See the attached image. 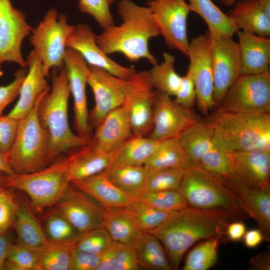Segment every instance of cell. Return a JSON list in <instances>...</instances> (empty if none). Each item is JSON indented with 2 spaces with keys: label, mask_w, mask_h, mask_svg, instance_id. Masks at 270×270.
Here are the masks:
<instances>
[{
  "label": "cell",
  "mask_w": 270,
  "mask_h": 270,
  "mask_svg": "<svg viewBox=\"0 0 270 270\" xmlns=\"http://www.w3.org/2000/svg\"><path fill=\"white\" fill-rule=\"evenodd\" d=\"M118 13L122 22L104 30L96 36V42L107 55L123 54L130 62L146 59L152 64L158 63L149 49V41L160 35L150 9L131 0H120Z\"/></svg>",
  "instance_id": "cell-1"
},
{
  "label": "cell",
  "mask_w": 270,
  "mask_h": 270,
  "mask_svg": "<svg viewBox=\"0 0 270 270\" xmlns=\"http://www.w3.org/2000/svg\"><path fill=\"white\" fill-rule=\"evenodd\" d=\"M228 216L188 207L176 212L156 228L146 232L160 240L172 269L178 270L184 254L197 241L226 236Z\"/></svg>",
  "instance_id": "cell-2"
},
{
  "label": "cell",
  "mask_w": 270,
  "mask_h": 270,
  "mask_svg": "<svg viewBox=\"0 0 270 270\" xmlns=\"http://www.w3.org/2000/svg\"><path fill=\"white\" fill-rule=\"evenodd\" d=\"M52 86L41 100L38 110L40 121L50 140L48 166L62 154L83 146L91 139L74 134L68 118L70 95L66 69H52Z\"/></svg>",
  "instance_id": "cell-3"
},
{
  "label": "cell",
  "mask_w": 270,
  "mask_h": 270,
  "mask_svg": "<svg viewBox=\"0 0 270 270\" xmlns=\"http://www.w3.org/2000/svg\"><path fill=\"white\" fill-rule=\"evenodd\" d=\"M207 122L218 146L227 152H270V113H238L218 108Z\"/></svg>",
  "instance_id": "cell-4"
},
{
  "label": "cell",
  "mask_w": 270,
  "mask_h": 270,
  "mask_svg": "<svg viewBox=\"0 0 270 270\" xmlns=\"http://www.w3.org/2000/svg\"><path fill=\"white\" fill-rule=\"evenodd\" d=\"M178 190L190 207L232 216L240 211L226 180L192 164L185 169Z\"/></svg>",
  "instance_id": "cell-5"
},
{
  "label": "cell",
  "mask_w": 270,
  "mask_h": 270,
  "mask_svg": "<svg viewBox=\"0 0 270 270\" xmlns=\"http://www.w3.org/2000/svg\"><path fill=\"white\" fill-rule=\"evenodd\" d=\"M6 188L24 192L38 212L55 205L70 184L66 157L58 158L36 172L4 174Z\"/></svg>",
  "instance_id": "cell-6"
},
{
  "label": "cell",
  "mask_w": 270,
  "mask_h": 270,
  "mask_svg": "<svg viewBox=\"0 0 270 270\" xmlns=\"http://www.w3.org/2000/svg\"><path fill=\"white\" fill-rule=\"evenodd\" d=\"M45 95L28 114L18 120L16 135L8 153L14 174L32 172L48 166L50 140L38 115L40 104Z\"/></svg>",
  "instance_id": "cell-7"
},
{
  "label": "cell",
  "mask_w": 270,
  "mask_h": 270,
  "mask_svg": "<svg viewBox=\"0 0 270 270\" xmlns=\"http://www.w3.org/2000/svg\"><path fill=\"white\" fill-rule=\"evenodd\" d=\"M75 26L68 24L66 16L54 8L48 10L43 20L33 28L30 43L38 56L48 77L51 70L64 66L67 39Z\"/></svg>",
  "instance_id": "cell-8"
},
{
  "label": "cell",
  "mask_w": 270,
  "mask_h": 270,
  "mask_svg": "<svg viewBox=\"0 0 270 270\" xmlns=\"http://www.w3.org/2000/svg\"><path fill=\"white\" fill-rule=\"evenodd\" d=\"M218 108L238 113H270V70L241 74L226 92Z\"/></svg>",
  "instance_id": "cell-9"
},
{
  "label": "cell",
  "mask_w": 270,
  "mask_h": 270,
  "mask_svg": "<svg viewBox=\"0 0 270 270\" xmlns=\"http://www.w3.org/2000/svg\"><path fill=\"white\" fill-rule=\"evenodd\" d=\"M213 72L214 100L219 106L232 84L242 74V64L238 42L232 36L208 30Z\"/></svg>",
  "instance_id": "cell-10"
},
{
  "label": "cell",
  "mask_w": 270,
  "mask_h": 270,
  "mask_svg": "<svg viewBox=\"0 0 270 270\" xmlns=\"http://www.w3.org/2000/svg\"><path fill=\"white\" fill-rule=\"evenodd\" d=\"M89 68L88 84L93 92L95 105L88 120L90 126L96 128L109 112L124 104L132 86L134 75L124 79L99 68Z\"/></svg>",
  "instance_id": "cell-11"
},
{
  "label": "cell",
  "mask_w": 270,
  "mask_h": 270,
  "mask_svg": "<svg viewBox=\"0 0 270 270\" xmlns=\"http://www.w3.org/2000/svg\"><path fill=\"white\" fill-rule=\"evenodd\" d=\"M159 32L168 46L187 56V22L190 7L186 0H150L146 2Z\"/></svg>",
  "instance_id": "cell-12"
},
{
  "label": "cell",
  "mask_w": 270,
  "mask_h": 270,
  "mask_svg": "<svg viewBox=\"0 0 270 270\" xmlns=\"http://www.w3.org/2000/svg\"><path fill=\"white\" fill-rule=\"evenodd\" d=\"M32 29L24 13L14 8L10 0H0V76L3 75L2 66L5 62L16 63L27 70L21 47Z\"/></svg>",
  "instance_id": "cell-13"
},
{
  "label": "cell",
  "mask_w": 270,
  "mask_h": 270,
  "mask_svg": "<svg viewBox=\"0 0 270 270\" xmlns=\"http://www.w3.org/2000/svg\"><path fill=\"white\" fill-rule=\"evenodd\" d=\"M199 120L190 108L178 104L171 96L157 90L152 127L148 137L158 141L178 138Z\"/></svg>",
  "instance_id": "cell-14"
},
{
  "label": "cell",
  "mask_w": 270,
  "mask_h": 270,
  "mask_svg": "<svg viewBox=\"0 0 270 270\" xmlns=\"http://www.w3.org/2000/svg\"><path fill=\"white\" fill-rule=\"evenodd\" d=\"M188 70L194 83L198 108L204 114L216 106L214 100V81L209 39L207 34L193 38L189 42L187 54Z\"/></svg>",
  "instance_id": "cell-15"
},
{
  "label": "cell",
  "mask_w": 270,
  "mask_h": 270,
  "mask_svg": "<svg viewBox=\"0 0 270 270\" xmlns=\"http://www.w3.org/2000/svg\"><path fill=\"white\" fill-rule=\"evenodd\" d=\"M132 86L126 98L132 134L145 136L153 124L154 103L157 90H154L148 71L136 72Z\"/></svg>",
  "instance_id": "cell-16"
},
{
  "label": "cell",
  "mask_w": 270,
  "mask_h": 270,
  "mask_svg": "<svg viewBox=\"0 0 270 270\" xmlns=\"http://www.w3.org/2000/svg\"><path fill=\"white\" fill-rule=\"evenodd\" d=\"M70 94L74 100V126L76 134L91 139L86 87L89 66L76 51L67 48L64 60Z\"/></svg>",
  "instance_id": "cell-17"
},
{
  "label": "cell",
  "mask_w": 270,
  "mask_h": 270,
  "mask_svg": "<svg viewBox=\"0 0 270 270\" xmlns=\"http://www.w3.org/2000/svg\"><path fill=\"white\" fill-rule=\"evenodd\" d=\"M55 205L80 234L102 227L104 208L71 183Z\"/></svg>",
  "instance_id": "cell-18"
},
{
  "label": "cell",
  "mask_w": 270,
  "mask_h": 270,
  "mask_svg": "<svg viewBox=\"0 0 270 270\" xmlns=\"http://www.w3.org/2000/svg\"><path fill=\"white\" fill-rule=\"evenodd\" d=\"M96 35L86 24H78L68 37L66 45L76 51L89 66L104 69L118 78L128 79L134 68L122 66L108 56L96 42Z\"/></svg>",
  "instance_id": "cell-19"
},
{
  "label": "cell",
  "mask_w": 270,
  "mask_h": 270,
  "mask_svg": "<svg viewBox=\"0 0 270 270\" xmlns=\"http://www.w3.org/2000/svg\"><path fill=\"white\" fill-rule=\"evenodd\" d=\"M229 155L232 171L228 183L250 188L270 186V152L236 151Z\"/></svg>",
  "instance_id": "cell-20"
},
{
  "label": "cell",
  "mask_w": 270,
  "mask_h": 270,
  "mask_svg": "<svg viewBox=\"0 0 270 270\" xmlns=\"http://www.w3.org/2000/svg\"><path fill=\"white\" fill-rule=\"evenodd\" d=\"M28 70L21 84L18 98L8 115L18 120L28 114L50 87L46 81L42 62L33 50L26 60Z\"/></svg>",
  "instance_id": "cell-21"
},
{
  "label": "cell",
  "mask_w": 270,
  "mask_h": 270,
  "mask_svg": "<svg viewBox=\"0 0 270 270\" xmlns=\"http://www.w3.org/2000/svg\"><path fill=\"white\" fill-rule=\"evenodd\" d=\"M132 134L128 109L122 105L109 112L96 127L91 142L104 152L116 151Z\"/></svg>",
  "instance_id": "cell-22"
},
{
  "label": "cell",
  "mask_w": 270,
  "mask_h": 270,
  "mask_svg": "<svg viewBox=\"0 0 270 270\" xmlns=\"http://www.w3.org/2000/svg\"><path fill=\"white\" fill-rule=\"evenodd\" d=\"M228 184L236 196L240 208L256 220L265 240L269 241L270 186L250 188L240 184Z\"/></svg>",
  "instance_id": "cell-23"
},
{
  "label": "cell",
  "mask_w": 270,
  "mask_h": 270,
  "mask_svg": "<svg viewBox=\"0 0 270 270\" xmlns=\"http://www.w3.org/2000/svg\"><path fill=\"white\" fill-rule=\"evenodd\" d=\"M242 74H258L270 70V38L238 30Z\"/></svg>",
  "instance_id": "cell-24"
},
{
  "label": "cell",
  "mask_w": 270,
  "mask_h": 270,
  "mask_svg": "<svg viewBox=\"0 0 270 270\" xmlns=\"http://www.w3.org/2000/svg\"><path fill=\"white\" fill-rule=\"evenodd\" d=\"M73 150V149H72ZM66 156L70 182L87 178L108 168L116 152H104L94 147L90 141L74 148Z\"/></svg>",
  "instance_id": "cell-25"
},
{
  "label": "cell",
  "mask_w": 270,
  "mask_h": 270,
  "mask_svg": "<svg viewBox=\"0 0 270 270\" xmlns=\"http://www.w3.org/2000/svg\"><path fill=\"white\" fill-rule=\"evenodd\" d=\"M70 183L94 198L105 210L124 208L132 201L110 180L104 170Z\"/></svg>",
  "instance_id": "cell-26"
},
{
  "label": "cell",
  "mask_w": 270,
  "mask_h": 270,
  "mask_svg": "<svg viewBox=\"0 0 270 270\" xmlns=\"http://www.w3.org/2000/svg\"><path fill=\"white\" fill-rule=\"evenodd\" d=\"M227 14L238 30L269 36L270 18L260 8L256 0H240Z\"/></svg>",
  "instance_id": "cell-27"
},
{
  "label": "cell",
  "mask_w": 270,
  "mask_h": 270,
  "mask_svg": "<svg viewBox=\"0 0 270 270\" xmlns=\"http://www.w3.org/2000/svg\"><path fill=\"white\" fill-rule=\"evenodd\" d=\"M192 164L198 166L202 158L212 149L219 147L214 130L208 122L199 120L178 138Z\"/></svg>",
  "instance_id": "cell-28"
},
{
  "label": "cell",
  "mask_w": 270,
  "mask_h": 270,
  "mask_svg": "<svg viewBox=\"0 0 270 270\" xmlns=\"http://www.w3.org/2000/svg\"><path fill=\"white\" fill-rule=\"evenodd\" d=\"M102 226L112 241L133 244L144 232L124 208L105 210Z\"/></svg>",
  "instance_id": "cell-29"
},
{
  "label": "cell",
  "mask_w": 270,
  "mask_h": 270,
  "mask_svg": "<svg viewBox=\"0 0 270 270\" xmlns=\"http://www.w3.org/2000/svg\"><path fill=\"white\" fill-rule=\"evenodd\" d=\"M160 142L146 136H134L130 138L117 149L108 168L144 166Z\"/></svg>",
  "instance_id": "cell-30"
},
{
  "label": "cell",
  "mask_w": 270,
  "mask_h": 270,
  "mask_svg": "<svg viewBox=\"0 0 270 270\" xmlns=\"http://www.w3.org/2000/svg\"><path fill=\"white\" fill-rule=\"evenodd\" d=\"M192 163L178 138L160 141L156 148L144 166L147 172L180 168L186 169Z\"/></svg>",
  "instance_id": "cell-31"
},
{
  "label": "cell",
  "mask_w": 270,
  "mask_h": 270,
  "mask_svg": "<svg viewBox=\"0 0 270 270\" xmlns=\"http://www.w3.org/2000/svg\"><path fill=\"white\" fill-rule=\"evenodd\" d=\"M110 180L132 200L146 192L148 172L144 166H124L104 170Z\"/></svg>",
  "instance_id": "cell-32"
},
{
  "label": "cell",
  "mask_w": 270,
  "mask_h": 270,
  "mask_svg": "<svg viewBox=\"0 0 270 270\" xmlns=\"http://www.w3.org/2000/svg\"><path fill=\"white\" fill-rule=\"evenodd\" d=\"M132 245L140 267L153 270H172L165 249L154 236L143 232Z\"/></svg>",
  "instance_id": "cell-33"
},
{
  "label": "cell",
  "mask_w": 270,
  "mask_h": 270,
  "mask_svg": "<svg viewBox=\"0 0 270 270\" xmlns=\"http://www.w3.org/2000/svg\"><path fill=\"white\" fill-rule=\"evenodd\" d=\"M76 242L48 241L37 248L38 270H71L72 253Z\"/></svg>",
  "instance_id": "cell-34"
},
{
  "label": "cell",
  "mask_w": 270,
  "mask_h": 270,
  "mask_svg": "<svg viewBox=\"0 0 270 270\" xmlns=\"http://www.w3.org/2000/svg\"><path fill=\"white\" fill-rule=\"evenodd\" d=\"M14 224L18 242L32 248H38L48 242L38 220L26 208L18 207Z\"/></svg>",
  "instance_id": "cell-35"
},
{
  "label": "cell",
  "mask_w": 270,
  "mask_h": 270,
  "mask_svg": "<svg viewBox=\"0 0 270 270\" xmlns=\"http://www.w3.org/2000/svg\"><path fill=\"white\" fill-rule=\"evenodd\" d=\"M192 11L206 22L208 30L233 36L238 29L227 14L224 13L212 0H186Z\"/></svg>",
  "instance_id": "cell-36"
},
{
  "label": "cell",
  "mask_w": 270,
  "mask_h": 270,
  "mask_svg": "<svg viewBox=\"0 0 270 270\" xmlns=\"http://www.w3.org/2000/svg\"><path fill=\"white\" fill-rule=\"evenodd\" d=\"M163 61L153 65L148 71L154 88L170 96H175L180 85L182 76L174 68L175 56L169 52L162 54Z\"/></svg>",
  "instance_id": "cell-37"
},
{
  "label": "cell",
  "mask_w": 270,
  "mask_h": 270,
  "mask_svg": "<svg viewBox=\"0 0 270 270\" xmlns=\"http://www.w3.org/2000/svg\"><path fill=\"white\" fill-rule=\"evenodd\" d=\"M220 240L219 238H211L196 246L188 254L182 270H206L215 265Z\"/></svg>",
  "instance_id": "cell-38"
},
{
  "label": "cell",
  "mask_w": 270,
  "mask_h": 270,
  "mask_svg": "<svg viewBox=\"0 0 270 270\" xmlns=\"http://www.w3.org/2000/svg\"><path fill=\"white\" fill-rule=\"evenodd\" d=\"M124 208L144 232L156 228L178 212L158 210L136 200Z\"/></svg>",
  "instance_id": "cell-39"
},
{
  "label": "cell",
  "mask_w": 270,
  "mask_h": 270,
  "mask_svg": "<svg viewBox=\"0 0 270 270\" xmlns=\"http://www.w3.org/2000/svg\"><path fill=\"white\" fill-rule=\"evenodd\" d=\"M136 200L167 212H179L190 207L178 190L146 192Z\"/></svg>",
  "instance_id": "cell-40"
},
{
  "label": "cell",
  "mask_w": 270,
  "mask_h": 270,
  "mask_svg": "<svg viewBox=\"0 0 270 270\" xmlns=\"http://www.w3.org/2000/svg\"><path fill=\"white\" fill-rule=\"evenodd\" d=\"M45 225L44 233L50 242H75L80 234L70 222L56 210L48 216Z\"/></svg>",
  "instance_id": "cell-41"
},
{
  "label": "cell",
  "mask_w": 270,
  "mask_h": 270,
  "mask_svg": "<svg viewBox=\"0 0 270 270\" xmlns=\"http://www.w3.org/2000/svg\"><path fill=\"white\" fill-rule=\"evenodd\" d=\"M185 169L174 168L147 172L146 192L178 190Z\"/></svg>",
  "instance_id": "cell-42"
},
{
  "label": "cell",
  "mask_w": 270,
  "mask_h": 270,
  "mask_svg": "<svg viewBox=\"0 0 270 270\" xmlns=\"http://www.w3.org/2000/svg\"><path fill=\"white\" fill-rule=\"evenodd\" d=\"M37 248L12 244L4 266L8 270H38Z\"/></svg>",
  "instance_id": "cell-43"
},
{
  "label": "cell",
  "mask_w": 270,
  "mask_h": 270,
  "mask_svg": "<svg viewBox=\"0 0 270 270\" xmlns=\"http://www.w3.org/2000/svg\"><path fill=\"white\" fill-rule=\"evenodd\" d=\"M198 166L226 181L230 178L232 171V162L229 153L219 147L204 156Z\"/></svg>",
  "instance_id": "cell-44"
},
{
  "label": "cell",
  "mask_w": 270,
  "mask_h": 270,
  "mask_svg": "<svg viewBox=\"0 0 270 270\" xmlns=\"http://www.w3.org/2000/svg\"><path fill=\"white\" fill-rule=\"evenodd\" d=\"M112 240L103 227H100L80 234L76 242L80 250L101 255L112 244Z\"/></svg>",
  "instance_id": "cell-45"
},
{
  "label": "cell",
  "mask_w": 270,
  "mask_h": 270,
  "mask_svg": "<svg viewBox=\"0 0 270 270\" xmlns=\"http://www.w3.org/2000/svg\"><path fill=\"white\" fill-rule=\"evenodd\" d=\"M116 0H78V8L83 13L92 16L104 30L114 25L110 6Z\"/></svg>",
  "instance_id": "cell-46"
},
{
  "label": "cell",
  "mask_w": 270,
  "mask_h": 270,
  "mask_svg": "<svg viewBox=\"0 0 270 270\" xmlns=\"http://www.w3.org/2000/svg\"><path fill=\"white\" fill-rule=\"evenodd\" d=\"M18 206L9 188L0 191V234L7 232L14 224Z\"/></svg>",
  "instance_id": "cell-47"
},
{
  "label": "cell",
  "mask_w": 270,
  "mask_h": 270,
  "mask_svg": "<svg viewBox=\"0 0 270 270\" xmlns=\"http://www.w3.org/2000/svg\"><path fill=\"white\" fill-rule=\"evenodd\" d=\"M26 73V70L21 68L14 72L12 82L6 85L0 86V116L2 115L5 108L18 96Z\"/></svg>",
  "instance_id": "cell-48"
},
{
  "label": "cell",
  "mask_w": 270,
  "mask_h": 270,
  "mask_svg": "<svg viewBox=\"0 0 270 270\" xmlns=\"http://www.w3.org/2000/svg\"><path fill=\"white\" fill-rule=\"evenodd\" d=\"M174 101L178 104L190 108L196 100L194 83L190 72L188 70L186 74L182 76L178 89L175 95Z\"/></svg>",
  "instance_id": "cell-49"
},
{
  "label": "cell",
  "mask_w": 270,
  "mask_h": 270,
  "mask_svg": "<svg viewBox=\"0 0 270 270\" xmlns=\"http://www.w3.org/2000/svg\"><path fill=\"white\" fill-rule=\"evenodd\" d=\"M18 120L8 114L0 116V152L8 153L14 141Z\"/></svg>",
  "instance_id": "cell-50"
},
{
  "label": "cell",
  "mask_w": 270,
  "mask_h": 270,
  "mask_svg": "<svg viewBox=\"0 0 270 270\" xmlns=\"http://www.w3.org/2000/svg\"><path fill=\"white\" fill-rule=\"evenodd\" d=\"M140 268L133 245L120 244L115 270H138Z\"/></svg>",
  "instance_id": "cell-51"
},
{
  "label": "cell",
  "mask_w": 270,
  "mask_h": 270,
  "mask_svg": "<svg viewBox=\"0 0 270 270\" xmlns=\"http://www.w3.org/2000/svg\"><path fill=\"white\" fill-rule=\"evenodd\" d=\"M100 256L75 248L72 256L71 270H96Z\"/></svg>",
  "instance_id": "cell-52"
},
{
  "label": "cell",
  "mask_w": 270,
  "mask_h": 270,
  "mask_svg": "<svg viewBox=\"0 0 270 270\" xmlns=\"http://www.w3.org/2000/svg\"><path fill=\"white\" fill-rule=\"evenodd\" d=\"M120 244L112 241L110 246L100 256L96 270H115Z\"/></svg>",
  "instance_id": "cell-53"
},
{
  "label": "cell",
  "mask_w": 270,
  "mask_h": 270,
  "mask_svg": "<svg viewBox=\"0 0 270 270\" xmlns=\"http://www.w3.org/2000/svg\"><path fill=\"white\" fill-rule=\"evenodd\" d=\"M246 232L245 224L241 222H235L228 224L225 235L228 240L233 242H238L244 238Z\"/></svg>",
  "instance_id": "cell-54"
},
{
  "label": "cell",
  "mask_w": 270,
  "mask_h": 270,
  "mask_svg": "<svg viewBox=\"0 0 270 270\" xmlns=\"http://www.w3.org/2000/svg\"><path fill=\"white\" fill-rule=\"evenodd\" d=\"M248 264L252 270H270V255L268 251L260 252L250 258Z\"/></svg>",
  "instance_id": "cell-55"
},
{
  "label": "cell",
  "mask_w": 270,
  "mask_h": 270,
  "mask_svg": "<svg viewBox=\"0 0 270 270\" xmlns=\"http://www.w3.org/2000/svg\"><path fill=\"white\" fill-rule=\"evenodd\" d=\"M243 238L244 244L250 248L257 247L265 240L264 236L260 228L246 232Z\"/></svg>",
  "instance_id": "cell-56"
},
{
  "label": "cell",
  "mask_w": 270,
  "mask_h": 270,
  "mask_svg": "<svg viewBox=\"0 0 270 270\" xmlns=\"http://www.w3.org/2000/svg\"><path fill=\"white\" fill-rule=\"evenodd\" d=\"M12 244L7 232L0 234V270H4L6 261Z\"/></svg>",
  "instance_id": "cell-57"
},
{
  "label": "cell",
  "mask_w": 270,
  "mask_h": 270,
  "mask_svg": "<svg viewBox=\"0 0 270 270\" xmlns=\"http://www.w3.org/2000/svg\"><path fill=\"white\" fill-rule=\"evenodd\" d=\"M0 172L6 174L14 173L10 164L8 153L0 152Z\"/></svg>",
  "instance_id": "cell-58"
},
{
  "label": "cell",
  "mask_w": 270,
  "mask_h": 270,
  "mask_svg": "<svg viewBox=\"0 0 270 270\" xmlns=\"http://www.w3.org/2000/svg\"><path fill=\"white\" fill-rule=\"evenodd\" d=\"M260 10L270 18V0H256Z\"/></svg>",
  "instance_id": "cell-59"
},
{
  "label": "cell",
  "mask_w": 270,
  "mask_h": 270,
  "mask_svg": "<svg viewBox=\"0 0 270 270\" xmlns=\"http://www.w3.org/2000/svg\"><path fill=\"white\" fill-rule=\"evenodd\" d=\"M239 0H220V2L224 6L231 7Z\"/></svg>",
  "instance_id": "cell-60"
},
{
  "label": "cell",
  "mask_w": 270,
  "mask_h": 270,
  "mask_svg": "<svg viewBox=\"0 0 270 270\" xmlns=\"http://www.w3.org/2000/svg\"><path fill=\"white\" fill-rule=\"evenodd\" d=\"M4 174L0 172V191L4 190L5 188H6L5 186L4 182Z\"/></svg>",
  "instance_id": "cell-61"
}]
</instances>
